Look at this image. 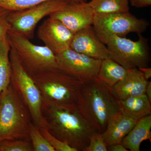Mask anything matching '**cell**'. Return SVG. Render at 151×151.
Instances as JSON below:
<instances>
[{"label": "cell", "mask_w": 151, "mask_h": 151, "mask_svg": "<svg viewBox=\"0 0 151 151\" xmlns=\"http://www.w3.org/2000/svg\"><path fill=\"white\" fill-rule=\"evenodd\" d=\"M42 113L49 132L76 151H83L89 145V136L96 132L77 105L62 106L42 100Z\"/></svg>", "instance_id": "1"}, {"label": "cell", "mask_w": 151, "mask_h": 151, "mask_svg": "<svg viewBox=\"0 0 151 151\" xmlns=\"http://www.w3.org/2000/svg\"><path fill=\"white\" fill-rule=\"evenodd\" d=\"M77 105L82 116L101 134L109 120L122 113L120 100L112 87L97 78L84 83Z\"/></svg>", "instance_id": "2"}, {"label": "cell", "mask_w": 151, "mask_h": 151, "mask_svg": "<svg viewBox=\"0 0 151 151\" xmlns=\"http://www.w3.org/2000/svg\"><path fill=\"white\" fill-rule=\"evenodd\" d=\"M32 123L27 107L10 83L0 94V142L30 141L29 130Z\"/></svg>", "instance_id": "3"}, {"label": "cell", "mask_w": 151, "mask_h": 151, "mask_svg": "<svg viewBox=\"0 0 151 151\" xmlns=\"http://www.w3.org/2000/svg\"><path fill=\"white\" fill-rule=\"evenodd\" d=\"M42 100L62 106L76 105L83 82L53 68L32 76Z\"/></svg>", "instance_id": "4"}, {"label": "cell", "mask_w": 151, "mask_h": 151, "mask_svg": "<svg viewBox=\"0 0 151 151\" xmlns=\"http://www.w3.org/2000/svg\"><path fill=\"white\" fill-rule=\"evenodd\" d=\"M12 75L10 84L29 111L33 123L40 129H48L42 113V98L40 91L32 77L22 66L18 56L13 48L9 52Z\"/></svg>", "instance_id": "5"}, {"label": "cell", "mask_w": 151, "mask_h": 151, "mask_svg": "<svg viewBox=\"0 0 151 151\" xmlns=\"http://www.w3.org/2000/svg\"><path fill=\"white\" fill-rule=\"evenodd\" d=\"M11 47L15 50L22 66L31 77L58 67L55 54L45 46L35 45L26 38L8 33Z\"/></svg>", "instance_id": "6"}, {"label": "cell", "mask_w": 151, "mask_h": 151, "mask_svg": "<svg viewBox=\"0 0 151 151\" xmlns=\"http://www.w3.org/2000/svg\"><path fill=\"white\" fill-rule=\"evenodd\" d=\"M139 40L134 41L113 35L107 41L110 58L126 69L148 67L151 61L148 39L138 35Z\"/></svg>", "instance_id": "7"}, {"label": "cell", "mask_w": 151, "mask_h": 151, "mask_svg": "<svg viewBox=\"0 0 151 151\" xmlns=\"http://www.w3.org/2000/svg\"><path fill=\"white\" fill-rule=\"evenodd\" d=\"M93 28L104 44L113 35L126 37L131 33L145 32L150 26L147 21L138 18L129 12L107 14H94Z\"/></svg>", "instance_id": "8"}, {"label": "cell", "mask_w": 151, "mask_h": 151, "mask_svg": "<svg viewBox=\"0 0 151 151\" xmlns=\"http://www.w3.org/2000/svg\"><path fill=\"white\" fill-rule=\"evenodd\" d=\"M68 1L51 0L23 9L11 11L8 16V33L18 35L29 40L32 39L38 23L45 17L63 9Z\"/></svg>", "instance_id": "9"}, {"label": "cell", "mask_w": 151, "mask_h": 151, "mask_svg": "<svg viewBox=\"0 0 151 151\" xmlns=\"http://www.w3.org/2000/svg\"><path fill=\"white\" fill-rule=\"evenodd\" d=\"M55 54L58 67L83 83L97 78L102 60L76 52L70 47Z\"/></svg>", "instance_id": "10"}, {"label": "cell", "mask_w": 151, "mask_h": 151, "mask_svg": "<svg viewBox=\"0 0 151 151\" xmlns=\"http://www.w3.org/2000/svg\"><path fill=\"white\" fill-rule=\"evenodd\" d=\"M74 34L61 22L50 17L44 21L37 31L38 38L55 54L70 47Z\"/></svg>", "instance_id": "11"}, {"label": "cell", "mask_w": 151, "mask_h": 151, "mask_svg": "<svg viewBox=\"0 0 151 151\" xmlns=\"http://www.w3.org/2000/svg\"><path fill=\"white\" fill-rule=\"evenodd\" d=\"M94 13L89 3L69 1L63 9L49 17L56 19L76 32L93 24Z\"/></svg>", "instance_id": "12"}, {"label": "cell", "mask_w": 151, "mask_h": 151, "mask_svg": "<svg viewBox=\"0 0 151 151\" xmlns=\"http://www.w3.org/2000/svg\"><path fill=\"white\" fill-rule=\"evenodd\" d=\"M70 48L94 59L110 58L108 47L97 37L92 26L74 33Z\"/></svg>", "instance_id": "13"}, {"label": "cell", "mask_w": 151, "mask_h": 151, "mask_svg": "<svg viewBox=\"0 0 151 151\" xmlns=\"http://www.w3.org/2000/svg\"><path fill=\"white\" fill-rule=\"evenodd\" d=\"M148 80L138 68L127 69L126 75L112 87L120 100L145 94Z\"/></svg>", "instance_id": "14"}, {"label": "cell", "mask_w": 151, "mask_h": 151, "mask_svg": "<svg viewBox=\"0 0 151 151\" xmlns=\"http://www.w3.org/2000/svg\"><path fill=\"white\" fill-rule=\"evenodd\" d=\"M137 122V120L127 117L122 113L112 117L102 134L107 146L122 143L124 138Z\"/></svg>", "instance_id": "15"}, {"label": "cell", "mask_w": 151, "mask_h": 151, "mask_svg": "<svg viewBox=\"0 0 151 151\" xmlns=\"http://www.w3.org/2000/svg\"><path fill=\"white\" fill-rule=\"evenodd\" d=\"M151 116L138 120L133 129L124 138L122 144L128 150L139 151L143 141H151Z\"/></svg>", "instance_id": "16"}, {"label": "cell", "mask_w": 151, "mask_h": 151, "mask_svg": "<svg viewBox=\"0 0 151 151\" xmlns=\"http://www.w3.org/2000/svg\"><path fill=\"white\" fill-rule=\"evenodd\" d=\"M120 103L122 114L131 119L138 121L146 116L151 115V103L146 94L128 97L120 100Z\"/></svg>", "instance_id": "17"}, {"label": "cell", "mask_w": 151, "mask_h": 151, "mask_svg": "<svg viewBox=\"0 0 151 151\" xmlns=\"http://www.w3.org/2000/svg\"><path fill=\"white\" fill-rule=\"evenodd\" d=\"M127 73V69L110 58L103 60L97 78L113 87L122 80Z\"/></svg>", "instance_id": "18"}, {"label": "cell", "mask_w": 151, "mask_h": 151, "mask_svg": "<svg viewBox=\"0 0 151 151\" xmlns=\"http://www.w3.org/2000/svg\"><path fill=\"white\" fill-rule=\"evenodd\" d=\"M11 46L8 34L0 37V94L10 83L12 68L9 58Z\"/></svg>", "instance_id": "19"}, {"label": "cell", "mask_w": 151, "mask_h": 151, "mask_svg": "<svg viewBox=\"0 0 151 151\" xmlns=\"http://www.w3.org/2000/svg\"><path fill=\"white\" fill-rule=\"evenodd\" d=\"M94 14H107L129 12L128 0H91L89 2Z\"/></svg>", "instance_id": "20"}, {"label": "cell", "mask_w": 151, "mask_h": 151, "mask_svg": "<svg viewBox=\"0 0 151 151\" xmlns=\"http://www.w3.org/2000/svg\"><path fill=\"white\" fill-rule=\"evenodd\" d=\"M29 135L34 151H55L33 123L31 125Z\"/></svg>", "instance_id": "21"}, {"label": "cell", "mask_w": 151, "mask_h": 151, "mask_svg": "<svg viewBox=\"0 0 151 151\" xmlns=\"http://www.w3.org/2000/svg\"><path fill=\"white\" fill-rule=\"evenodd\" d=\"M51 0H0V7L10 11L23 9ZM73 1H85L87 0H65Z\"/></svg>", "instance_id": "22"}, {"label": "cell", "mask_w": 151, "mask_h": 151, "mask_svg": "<svg viewBox=\"0 0 151 151\" xmlns=\"http://www.w3.org/2000/svg\"><path fill=\"white\" fill-rule=\"evenodd\" d=\"M0 151H34L31 141L4 140L0 142Z\"/></svg>", "instance_id": "23"}, {"label": "cell", "mask_w": 151, "mask_h": 151, "mask_svg": "<svg viewBox=\"0 0 151 151\" xmlns=\"http://www.w3.org/2000/svg\"><path fill=\"white\" fill-rule=\"evenodd\" d=\"M89 144L83 151H107L106 144L101 133L94 132L89 137Z\"/></svg>", "instance_id": "24"}, {"label": "cell", "mask_w": 151, "mask_h": 151, "mask_svg": "<svg viewBox=\"0 0 151 151\" xmlns=\"http://www.w3.org/2000/svg\"><path fill=\"white\" fill-rule=\"evenodd\" d=\"M40 130L44 137L54 148L55 151H76L66 142H63L52 136L47 129H42Z\"/></svg>", "instance_id": "25"}, {"label": "cell", "mask_w": 151, "mask_h": 151, "mask_svg": "<svg viewBox=\"0 0 151 151\" xmlns=\"http://www.w3.org/2000/svg\"><path fill=\"white\" fill-rule=\"evenodd\" d=\"M10 11L0 7V37L8 34L10 29L8 16Z\"/></svg>", "instance_id": "26"}, {"label": "cell", "mask_w": 151, "mask_h": 151, "mask_svg": "<svg viewBox=\"0 0 151 151\" xmlns=\"http://www.w3.org/2000/svg\"><path fill=\"white\" fill-rule=\"evenodd\" d=\"M131 5L137 8L147 7L151 5V0H130Z\"/></svg>", "instance_id": "27"}, {"label": "cell", "mask_w": 151, "mask_h": 151, "mask_svg": "<svg viewBox=\"0 0 151 151\" xmlns=\"http://www.w3.org/2000/svg\"><path fill=\"white\" fill-rule=\"evenodd\" d=\"M108 151H128L125 147L123 146L122 143L121 144H116L111 145L108 146L107 147Z\"/></svg>", "instance_id": "28"}, {"label": "cell", "mask_w": 151, "mask_h": 151, "mask_svg": "<svg viewBox=\"0 0 151 151\" xmlns=\"http://www.w3.org/2000/svg\"><path fill=\"white\" fill-rule=\"evenodd\" d=\"M139 70L143 73L144 77L147 80H148L149 78L151 77V68L148 67H142L138 68Z\"/></svg>", "instance_id": "29"}, {"label": "cell", "mask_w": 151, "mask_h": 151, "mask_svg": "<svg viewBox=\"0 0 151 151\" xmlns=\"http://www.w3.org/2000/svg\"><path fill=\"white\" fill-rule=\"evenodd\" d=\"M145 94L148 98L149 101L151 103V82L148 81L146 87Z\"/></svg>", "instance_id": "30"}]
</instances>
